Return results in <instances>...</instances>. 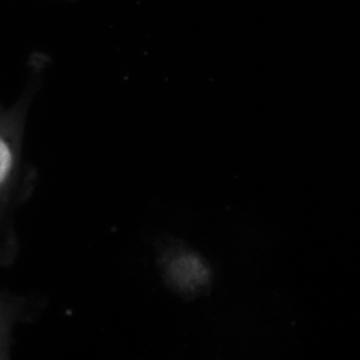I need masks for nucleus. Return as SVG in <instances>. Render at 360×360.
<instances>
[{"instance_id": "nucleus-1", "label": "nucleus", "mask_w": 360, "mask_h": 360, "mask_svg": "<svg viewBox=\"0 0 360 360\" xmlns=\"http://www.w3.org/2000/svg\"><path fill=\"white\" fill-rule=\"evenodd\" d=\"M20 166V124L16 114L0 115V217L13 195Z\"/></svg>"}, {"instance_id": "nucleus-2", "label": "nucleus", "mask_w": 360, "mask_h": 360, "mask_svg": "<svg viewBox=\"0 0 360 360\" xmlns=\"http://www.w3.org/2000/svg\"><path fill=\"white\" fill-rule=\"evenodd\" d=\"M8 334V321L6 318V314L0 307V346L4 343V336Z\"/></svg>"}]
</instances>
